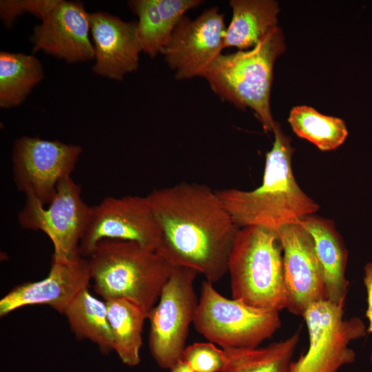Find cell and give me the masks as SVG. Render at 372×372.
<instances>
[{"mask_svg": "<svg viewBox=\"0 0 372 372\" xmlns=\"http://www.w3.org/2000/svg\"><path fill=\"white\" fill-rule=\"evenodd\" d=\"M87 258L94 289L105 301L125 299L147 313L174 267L155 250L129 240H101Z\"/></svg>", "mask_w": 372, "mask_h": 372, "instance_id": "cell-3", "label": "cell"}, {"mask_svg": "<svg viewBox=\"0 0 372 372\" xmlns=\"http://www.w3.org/2000/svg\"><path fill=\"white\" fill-rule=\"evenodd\" d=\"M277 27L249 50L220 54L204 73L212 91L238 108L254 110L265 132H273L270 92L276 59L285 50Z\"/></svg>", "mask_w": 372, "mask_h": 372, "instance_id": "cell-5", "label": "cell"}, {"mask_svg": "<svg viewBox=\"0 0 372 372\" xmlns=\"http://www.w3.org/2000/svg\"><path fill=\"white\" fill-rule=\"evenodd\" d=\"M82 152L79 145L21 136L14 142L11 156L16 187L25 195L33 194L44 206L49 205L59 182L71 176Z\"/></svg>", "mask_w": 372, "mask_h": 372, "instance_id": "cell-10", "label": "cell"}, {"mask_svg": "<svg viewBox=\"0 0 372 372\" xmlns=\"http://www.w3.org/2000/svg\"><path fill=\"white\" fill-rule=\"evenodd\" d=\"M193 324L199 333L223 349H252L271 338L281 327V320L278 311L224 297L205 280Z\"/></svg>", "mask_w": 372, "mask_h": 372, "instance_id": "cell-6", "label": "cell"}, {"mask_svg": "<svg viewBox=\"0 0 372 372\" xmlns=\"http://www.w3.org/2000/svg\"><path fill=\"white\" fill-rule=\"evenodd\" d=\"M283 252L287 307L302 316L311 304L328 300L324 273L310 234L299 223H290L277 231Z\"/></svg>", "mask_w": 372, "mask_h": 372, "instance_id": "cell-13", "label": "cell"}, {"mask_svg": "<svg viewBox=\"0 0 372 372\" xmlns=\"http://www.w3.org/2000/svg\"><path fill=\"white\" fill-rule=\"evenodd\" d=\"M92 280L89 260L80 254L72 258L52 255L48 275L43 279L18 285L0 300V316L23 307L48 305L61 314Z\"/></svg>", "mask_w": 372, "mask_h": 372, "instance_id": "cell-14", "label": "cell"}, {"mask_svg": "<svg viewBox=\"0 0 372 372\" xmlns=\"http://www.w3.org/2000/svg\"><path fill=\"white\" fill-rule=\"evenodd\" d=\"M227 27L218 8L205 10L191 20L184 17L161 50L177 80L202 76L225 48Z\"/></svg>", "mask_w": 372, "mask_h": 372, "instance_id": "cell-12", "label": "cell"}, {"mask_svg": "<svg viewBox=\"0 0 372 372\" xmlns=\"http://www.w3.org/2000/svg\"><path fill=\"white\" fill-rule=\"evenodd\" d=\"M299 340L297 331L289 338L264 347L224 349L227 364L222 372H290Z\"/></svg>", "mask_w": 372, "mask_h": 372, "instance_id": "cell-22", "label": "cell"}, {"mask_svg": "<svg viewBox=\"0 0 372 372\" xmlns=\"http://www.w3.org/2000/svg\"><path fill=\"white\" fill-rule=\"evenodd\" d=\"M181 358L194 372H222L227 364L224 349L212 342H196L185 347Z\"/></svg>", "mask_w": 372, "mask_h": 372, "instance_id": "cell-25", "label": "cell"}, {"mask_svg": "<svg viewBox=\"0 0 372 372\" xmlns=\"http://www.w3.org/2000/svg\"><path fill=\"white\" fill-rule=\"evenodd\" d=\"M59 0H1L0 17L3 25L11 28L18 17L29 13L42 20Z\"/></svg>", "mask_w": 372, "mask_h": 372, "instance_id": "cell-26", "label": "cell"}, {"mask_svg": "<svg viewBox=\"0 0 372 372\" xmlns=\"http://www.w3.org/2000/svg\"><path fill=\"white\" fill-rule=\"evenodd\" d=\"M227 272L233 299L258 309L278 312L286 309L283 252L276 231L260 226L240 228Z\"/></svg>", "mask_w": 372, "mask_h": 372, "instance_id": "cell-4", "label": "cell"}, {"mask_svg": "<svg viewBox=\"0 0 372 372\" xmlns=\"http://www.w3.org/2000/svg\"><path fill=\"white\" fill-rule=\"evenodd\" d=\"M25 196L24 205L17 215L19 225L48 236L54 247L53 255L63 258L79 255L91 208L82 199L81 186L71 176L62 178L48 207L33 194Z\"/></svg>", "mask_w": 372, "mask_h": 372, "instance_id": "cell-9", "label": "cell"}, {"mask_svg": "<svg viewBox=\"0 0 372 372\" xmlns=\"http://www.w3.org/2000/svg\"><path fill=\"white\" fill-rule=\"evenodd\" d=\"M344 303L326 300L308 307L302 317L309 333V348L292 361L290 372H338L354 361L349 344L365 336L366 329L360 318H344Z\"/></svg>", "mask_w": 372, "mask_h": 372, "instance_id": "cell-7", "label": "cell"}, {"mask_svg": "<svg viewBox=\"0 0 372 372\" xmlns=\"http://www.w3.org/2000/svg\"><path fill=\"white\" fill-rule=\"evenodd\" d=\"M41 21L30 37L32 54L42 51L68 63L94 60L90 13L83 2L59 0Z\"/></svg>", "mask_w": 372, "mask_h": 372, "instance_id": "cell-15", "label": "cell"}, {"mask_svg": "<svg viewBox=\"0 0 372 372\" xmlns=\"http://www.w3.org/2000/svg\"><path fill=\"white\" fill-rule=\"evenodd\" d=\"M275 138L267 153L262 183L256 189H223L215 192L240 228L260 226L277 231L320 208L299 187L291 167L290 140L275 122Z\"/></svg>", "mask_w": 372, "mask_h": 372, "instance_id": "cell-2", "label": "cell"}, {"mask_svg": "<svg viewBox=\"0 0 372 372\" xmlns=\"http://www.w3.org/2000/svg\"><path fill=\"white\" fill-rule=\"evenodd\" d=\"M137 15V37L142 52L154 58L168 43L174 28L158 9L156 0H132L128 2Z\"/></svg>", "mask_w": 372, "mask_h": 372, "instance_id": "cell-24", "label": "cell"}, {"mask_svg": "<svg viewBox=\"0 0 372 372\" xmlns=\"http://www.w3.org/2000/svg\"><path fill=\"white\" fill-rule=\"evenodd\" d=\"M229 5L232 18L225 31V48H253L278 27L279 8L275 1L231 0Z\"/></svg>", "mask_w": 372, "mask_h": 372, "instance_id": "cell-18", "label": "cell"}, {"mask_svg": "<svg viewBox=\"0 0 372 372\" xmlns=\"http://www.w3.org/2000/svg\"><path fill=\"white\" fill-rule=\"evenodd\" d=\"M161 231L156 251L174 267L202 273L214 283L227 273L240 227L209 187L181 183L146 196Z\"/></svg>", "mask_w": 372, "mask_h": 372, "instance_id": "cell-1", "label": "cell"}, {"mask_svg": "<svg viewBox=\"0 0 372 372\" xmlns=\"http://www.w3.org/2000/svg\"><path fill=\"white\" fill-rule=\"evenodd\" d=\"M311 236L316 256L324 273L328 300L345 302L349 282L345 271L347 251L341 236L329 220L309 215L297 222Z\"/></svg>", "mask_w": 372, "mask_h": 372, "instance_id": "cell-17", "label": "cell"}, {"mask_svg": "<svg viewBox=\"0 0 372 372\" xmlns=\"http://www.w3.org/2000/svg\"><path fill=\"white\" fill-rule=\"evenodd\" d=\"M63 315L76 338L90 340L103 354L113 351L106 302L93 296L89 288L82 290L75 297Z\"/></svg>", "mask_w": 372, "mask_h": 372, "instance_id": "cell-21", "label": "cell"}, {"mask_svg": "<svg viewBox=\"0 0 372 372\" xmlns=\"http://www.w3.org/2000/svg\"><path fill=\"white\" fill-rule=\"evenodd\" d=\"M364 285L367 296V309L366 316L369 321L366 332L372 333V261L364 267Z\"/></svg>", "mask_w": 372, "mask_h": 372, "instance_id": "cell-27", "label": "cell"}, {"mask_svg": "<svg viewBox=\"0 0 372 372\" xmlns=\"http://www.w3.org/2000/svg\"><path fill=\"white\" fill-rule=\"evenodd\" d=\"M103 239L134 241L156 251L161 240V231L147 197L107 196L91 206L79 242V254L88 258Z\"/></svg>", "mask_w": 372, "mask_h": 372, "instance_id": "cell-11", "label": "cell"}, {"mask_svg": "<svg viewBox=\"0 0 372 372\" xmlns=\"http://www.w3.org/2000/svg\"><path fill=\"white\" fill-rule=\"evenodd\" d=\"M194 269L174 267L158 299L148 313L149 347L156 364L170 368L182 358L189 327L194 322L198 300L194 282Z\"/></svg>", "mask_w": 372, "mask_h": 372, "instance_id": "cell-8", "label": "cell"}, {"mask_svg": "<svg viewBox=\"0 0 372 372\" xmlns=\"http://www.w3.org/2000/svg\"><path fill=\"white\" fill-rule=\"evenodd\" d=\"M105 302L113 350L123 364L135 366L140 362L143 328L148 313L125 299H112Z\"/></svg>", "mask_w": 372, "mask_h": 372, "instance_id": "cell-19", "label": "cell"}, {"mask_svg": "<svg viewBox=\"0 0 372 372\" xmlns=\"http://www.w3.org/2000/svg\"><path fill=\"white\" fill-rule=\"evenodd\" d=\"M288 121L293 131L322 151L333 150L345 141L348 131L344 122L337 117L322 114L305 105L294 107Z\"/></svg>", "mask_w": 372, "mask_h": 372, "instance_id": "cell-23", "label": "cell"}, {"mask_svg": "<svg viewBox=\"0 0 372 372\" xmlns=\"http://www.w3.org/2000/svg\"><path fill=\"white\" fill-rule=\"evenodd\" d=\"M169 370L170 372H194L189 365L182 358L179 359Z\"/></svg>", "mask_w": 372, "mask_h": 372, "instance_id": "cell-28", "label": "cell"}, {"mask_svg": "<svg viewBox=\"0 0 372 372\" xmlns=\"http://www.w3.org/2000/svg\"><path fill=\"white\" fill-rule=\"evenodd\" d=\"M90 34L98 76L122 81L136 71L142 52L137 37V21H125L105 12L90 13Z\"/></svg>", "mask_w": 372, "mask_h": 372, "instance_id": "cell-16", "label": "cell"}, {"mask_svg": "<svg viewBox=\"0 0 372 372\" xmlns=\"http://www.w3.org/2000/svg\"><path fill=\"white\" fill-rule=\"evenodd\" d=\"M43 77L42 63L33 54L1 51L0 107L20 105Z\"/></svg>", "mask_w": 372, "mask_h": 372, "instance_id": "cell-20", "label": "cell"}]
</instances>
